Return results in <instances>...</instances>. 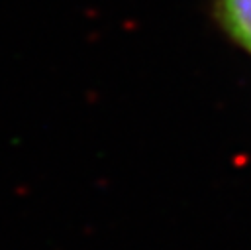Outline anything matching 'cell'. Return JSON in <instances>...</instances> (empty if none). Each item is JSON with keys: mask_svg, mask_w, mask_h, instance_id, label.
<instances>
[{"mask_svg": "<svg viewBox=\"0 0 251 250\" xmlns=\"http://www.w3.org/2000/svg\"><path fill=\"white\" fill-rule=\"evenodd\" d=\"M218 16L224 30L251 51V0H218Z\"/></svg>", "mask_w": 251, "mask_h": 250, "instance_id": "obj_1", "label": "cell"}]
</instances>
